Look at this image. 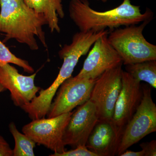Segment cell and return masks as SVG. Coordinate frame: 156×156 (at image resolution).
<instances>
[{"mask_svg":"<svg viewBox=\"0 0 156 156\" xmlns=\"http://www.w3.org/2000/svg\"><path fill=\"white\" fill-rule=\"evenodd\" d=\"M69 17L80 31L98 32L118 28L121 26L136 25L151 20L153 13L148 9L143 14L140 6L132 5L130 0H124L119 6L109 11H98L92 9L87 0H70Z\"/></svg>","mask_w":156,"mask_h":156,"instance_id":"6da1fadb","label":"cell"},{"mask_svg":"<svg viewBox=\"0 0 156 156\" xmlns=\"http://www.w3.org/2000/svg\"><path fill=\"white\" fill-rule=\"evenodd\" d=\"M0 32L5 34L6 41L14 39L37 50L38 39L47 48L43 27L48 21L44 15L30 9L23 0H0Z\"/></svg>","mask_w":156,"mask_h":156,"instance_id":"7a4b0ae2","label":"cell"},{"mask_svg":"<svg viewBox=\"0 0 156 156\" xmlns=\"http://www.w3.org/2000/svg\"><path fill=\"white\" fill-rule=\"evenodd\" d=\"M151 20L144 21L139 26L116 29L110 33L109 43L121 56L123 64L156 60V46L148 42L143 34L146 26Z\"/></svg>","mask_w":156,"mask_h":156,"instance_id":"3957f363","label":"cell"},{"mask_svg":"<svg viewBox=\"0 0 156 156\" xmlns=\"http://www.w3.org/2000/svg\"><path fill=\"white\" fill-rule=\"evenodd\" d=\"M142 89L141 102L124 128L117 156L156 131V105L152 98L151 91L147 86L143 87Z\"/></svg>","mask_w":156,"mask_h":156,"instance_id":"277c9868","label":"cell"},{"mask_svg":"<svg viewBox=\"0 0 156 156\" xmlns=\"http://www.w3.org/2000/svg\"><path fill=\"white\" fill-rule=\"evenodd\" d=\"M72 113L69 112L53 118L33 120L23 127V133L38 145L61 153L66 151L63 134Z\"/></svg>","mask_w":156,"mask_h":156,"instance_id":"5b68a950","label":"cell"},{"mask_svg":"<svg viewBox=\"0 0 156 156\" xmlns=\"http://www.w3.org/2000/svg\"><path fill=\"white\" fill-rule=\"evenodd\" d=\"M122 66L106 71L95 81L89 99L95 105L98 120H112L122 88Z\"/></svg>","mask_w":156,"mask_h":156,"instance_id":"8992f818","label":"cell"},{"mask_svg":"<svg viewBox=\"0 0 156 156\" xmlns=\"http://www.w3.org/2000/svg\"><path fill=\"white\" fill-rule=\"evenodd\" d=\"M96 80H88L71 76L58 88L47 116L48 118L71 112L90 99Z\"/></svg>","mask_w":156,"mask_h":156,"instance_id":"52a82bcc","label":"cell"},{"mask_svg":"<svg viewBox=\"0 0 156 156\" xmlns=\"http://www.w3.org/2000/svg\"><path fill=\"white\" fill-rule=\"evenodd\" d=\"M108 34L101 36L95 41L83 68L76 76L96 80L106 71L122 65L121 56L109 43Z\"/></svg>","mask_w":156,"mask_h":156,"instance_id":"ba28073f","label":"cell"},{"mask_svg":"<svg viewBox=\"0 0 156 156\" xmlns=\"http://www.w3.org/2000/svg\"><path fill=\"white\" fill-rule=\"evenodd\" d=\"M98 120L97 111L90 99L73 112L65 130L64 145L75 148L86 145L89 135Z\"/></svg>","mask_w":156,"mask_h":156,"instance_id":"9c48e42d","label":"cell"},{"mask_svg":"<svg viewBox=\"0 0 156 156\" xmlns=\"http://www.w3.org/2000/svg\"><path fill=\"white\" fill-rule=\"evenodd\" d=\"M36 74L23 75L9 63L0 66V84L10 91L14 105L21 107L37 96L41 88L34 83Z\"/></svg>","mask_w":156,"mask_h":156,"instance_id":"30bf717a","label":"cell"},{"mask_svg":"<svg viewBox=\"0 0 156 156\" xmlns=\"http://www.w3.org/2000/svg\"><path fill=\"white\" fill-rule=\"evenodd\" d=\"M143 89L140 82L122 71V88L115 105L112 120L124 129L141 102Z\"/></svg>","mask_w":156,"mask_h":156,"instance_id":"8fae6325","label":"cell"},{"mask_svg":"<svg viewBox=\"0 0 156 156\" xmlns=\"http://www.w3.org/2000/svg\"><path fill=\"white\" fill-rule=\"evenodd\" d=\"M123 130L112 120H98L89 135L86 147L98 156L117 155Z\"/></svg>","mask_w":156,"mask_h":156,"instance_id":"7c38bea8","label":"cell"},{"mask_svg":"<svg viewBox=\"0 0 156 156\" xmlns=\"http://www.w3.org/2000/svg\"><path fill=\"white\" fill-rule=\"evenodd\" d=\"M30 9L38 14H43L47 19L51 32H60L58 17L63 18L64 11L62 0H23Z\"/></svg>","mask_w":156,"mask_h":156,"instance_id":"4fadbf2b","label":"cell"},{"mask_svg":"<svg viewBox=\"0 0 156 156\" xmlns=\"http://www.w3.org/2000/svg\"><path fill=\"white\" fill-rule=\"evenodd\" d=\"M126 72L136 80L146 82L156 88V60H151L126 65Z\"/></svg>","mask_w":156,"mask_h":156,"instance_id":"5bb4252c","label":"cell"},{"mask_svg":"<svg viewBox=\"0 0 156 156\" xmlns=\"http://www.w3.org/2000/svg\"><path fill=\"white\" fill-rule=\"evenodd\" d=\"M9 128L15 141L13 156H34V149L36 143L27 135L18 131L15 123H10Z\"/></svg>","mask_w":156,"mask_h":156,"instance_id":"9a60e30c","label":"cell"},{"mask_svg":"<svg viewBox=\"0 0 156 156\" xmlns=\"http://www.w3.org/2000/svg\"><path fill=\"white\" fill-rule=\"evenodd\" d=\"M14 64L22 68L25 72L33 73V68L26 60L17 57L0 40V66L6 64Z\"/></svg>","mask_w":156,"mask_h":156,"instance_id":"2e32d148","label":"cell"},{"mask_svg":"<svg viewBox=\"0 0 156 156\" xmlns=\"http://www.w3.org/2000/svg\"><path fill=\"white\" fill-rule=\"evenodd\" d=\"M50 156H98L87 148L86 145H79L74 149L64 151L61 153L54 152Z\"/></svg>","mask_w":156,"mask_h":156,"instance_id":"e0dca14e","label":"cell"},{"mask_svg":"<svg viewBox=\"0 0 156 156\" xmlns=\"http://www.w3.org/2000/svg\"><path fill=\"white\" fill-rule=\"evenodd\" d=\"M144 153V156H156V140L142 143L140 145Z\"/></svg>","mask_w":156,"mask_h":156,"instance_id":"ac0fdd59","label":"cell"},{"mask_svg":"<svg viewBox=\"0 0 156 156\" xmlns=\"http://www.w3.org/2000/svg\"><path fill=\"white\" fill-rule=\"evenodd\" d=\"M0 156H13V150L2 136L0 135Z\"/></svg>","mask_w":156,"mask_h":156,"instance_id":"d6986e66","label":"cell"},{"mask_svg":"<svg viewBox=\"0 0 156 156\" xmlns=\"http://www.w3.org/2000/svg\"><path fill=\"white\" fill-rule=\"evenodd\" d=\"M120 156H144V153L142 150L139 151H134L127 150L121 154Z\"/></svg>","mask_w":156,"mask_h":156,"instance_id":"ffe728a7","label":"cell"},{"mask_svg":"<svg viewBox=\"0 0 156 156\" xmlns=\"http://www.w3.org/2000/svg\"><path fill=\"white\" fill-rule=\"evenodd\" d=\"M6 90V89L0 84V93L4 92V91H5Z\"/></svg>","mask_w":156,"mask_h":156,"instance_id":"44dd1931","label":"cell"},{"mask_svg":"<svg viewBox=\"0 0 156 156\" xmlns=\"http://www.w3.org/2000/svg\"><path fill=\"white\" fill-rule=\"evenodd\" d=\"M97 1H101L102 2H106L109 1V0H97Z\"/></svg>","mask_w":156,"mask_h":156,"instance_id":"7402d4cb","label":"cell"}]
</instances>
